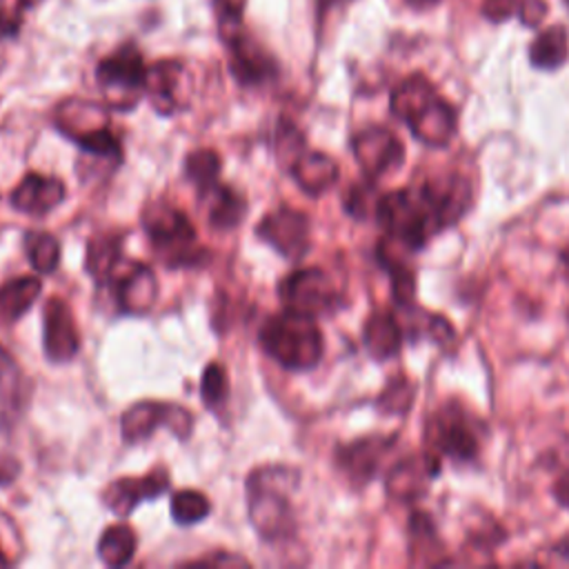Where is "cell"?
Here are the masks:
<instances>
[{
  "label": "cell",
  "mask_w": 569,
  "mask_h": 569,
  "mask_svg": "<svg viewBox=\"0 0 569 569\" xmlns=\"http://www.w3.org/2000/svg\"><path fill=\"white\" fill-rule=\"evenodd\" d=\"M298 471L284 465H264L247 478L249 520L262 540L276 542L289 538L296 529L289 493L296 487Z\"/></svg>",
  "instance_id": "obj_1"
},
{
  "label": "cell",
  "mask_w": 569,
  "mask_h": 569,
  "mask_svg": "<svg viewBox=\"0 0 569 569\" xmlns=\"http://www.w3.org/2000/svg\"><path fill=\"white\" fill-rule=\"evenodd\" d=\"M391 111L396 118L409 124L411 133L420 142L429 147H445L456 133L453 107L442 100L433 84L420 73L405 78L393 89Z\"/></svg>",
  "instance_id": "obj_2"
},
{
  "label": "cell",
  "mask_w": 569,
  "mask_h": 569,
  "mask_svg": "<svg viewBox=\"0 0 569 569\" xmlns=\"http://www.w3.org/2000/svg\"><path fill=\"white\" fill-rule=\"evenodd\" d=\"M258 340L264 353L289 371L313 369L325 351L316 318L293 309H284L267 318L260 327Z\"/></svg>",
  "instance_id": "obj_3"
},
{
  "label": "cell",
  "mask_w": 569,
  "mask_h": 569,
  "mask_svg": "<svg viewBox=\"0 0 569 569\" xmlns=\"http://www.w3.org/2000/svg\"><path fill=\"white\" fill-rule=\"evenodd\" d=\"M142 227L156 256L171 269L198 267L207 258V247L200 244L198 233L178 207L167 200H153L142 213Z\"/></svg>",
  "instance_id": "obj_4"
},
{
  "label": "cell",
  "mask_w": 569,
  "mask_h": 569,
  "mask_svg": "<svg viewBox=\"0 0 569 569\" xmlns=\"http://www.w3.org/2000/svg\"><path fill=\"white\" fill-rule=\"evenodd\" d=\"M376 216L391 240L400 242L405 249H420L429 233L436 231L418 193H411L409 189H398L378 198Z\"/></svg>",
  "instance_id": "obj_5"
},
{
  "label": "cell",
  "mask_w": 569,
  "mask_h": 569,
  "mask_svg": "<svg viewBox=\"0 0 569 569\" xmlns=\"http://www.w3.org/2000/svg\"><path fill=\"white\" fill-rule=\"evenodd\" d=\"M96 78L111 107L131 109L144 91L147 67L140 51L127 44L98 62Z\"/></svg>",
  "instance_id": "obj_6"
},
{
  "label": "cell",
  "mask_w": 569,
  "mask_h": 569,
  "mask_svg": "<svg viewBox=\"0 0 569 569\" xmlns=\"http://www.w3.org/2000/svg\"><path fill=\"white\" fill-rule=\"evenodd\" d=\"M158 427H167L173 431L176 438L184 440L191 433L193 416L184 407L173 402L140 400L131 405L120 418V431L124 442L129 445L147 440Z\"/></svg>",
  "instance_id": "obj_7"
},
{
  "label": "cell",
  "mask_w": 569,
  "mask_h": 569,
  "mask_svg": "<svg viewBox=\"0 0 569 569\" xmlns=\"http://www.w3.org/2000/svg\"><path fill=\"white\" fill-rule=\"evenodd\" d=\"M280 298L284 309H293L313 318L329 313L338 305V291L331 278L318 267L296 269L289 273L280 284Z\"/></svg>",
  "instance_id": "obj_8"
},
{
  "label": "cell",
  "mask_w": 569,
  "mask_h": 569,
  "mask_svg": "<svg viewBox=\"0 0 569 569\" xmlns=\"http://www.w3.org/2000/svg\"><path fill=\"white\" fill-rule=\"evenodd\" d=\"M102 284H109L113 289L116 305L122 313L142 316L153 307L158 296V282L153 271L142 262L127 260L124 256L118 260V264L111 269Z\"/></svg>",
  "instance_id": "obj_9"
},
{
  "label": "cell",
  "mask_w": 569,
  "mask_h": 569,
  "mask_svg": "<svg viewBox=\"0 0 569 569\" xmlns=\"http://www.w3.org/2000/svg\"><path fill=\"white\" fill-rule=\"evenodd\" d=\"M416 193L427 209L436 231L440 227L453 224L471 204V184L462 176L429 178Z\"/></svg>",
  "instance_id": "obj_10"
},
{
  "label": "cell",
  "mask_w": 569,
  "mask_h": 569,
  "mask_svg": "<svg viewBox=\"0 0 569 569\" xmlns=\"http://www.w3.org/2000/svg\"><path fill=\"white\" fill-rule=\"evenodd\" d=\"M353 156L369 180L396 171L405 160V147L398 136L385 127H367L353 136Z\"/></svg>",
  "instance_id": "obj_11"
},
{
  "label": "cell",
  "mask_w": 569,
  "mask_h": 569,
  "mask_svg": "<svg viewBox=\"0 0 569 569\" xmlns=\"http://www.w3.org/2000/svg\"><path fill=\"white\" fill-rule=\"evenodd\" d=\"M256 236L280 256L298 260L309 247V218L298 209L278 207L258 222Z\"/></svg>",
  "instance_id": "obj_12"
},
{
  "label": "cell",
  "mask_w": 569,
  "mask_h": 569,
  "mask_svg": "<svg viewBox=\"0 0 569 569\" xmlns=\"http://www.w3.org/2000/svg\"><path fill=\"white\" fill-rule=\"evenodd\" d=\"M44 331H42V349L51 362H69L80 349V331L76 327L73 313L69 305L53 296L47 300L44 311Z\"/></svg>",
  "instance_id": "obj_13"
},
{
  "label": "cell",
  "mask_w": 569,
  "mask_h": 569,
  "mask_svg": "<svg viewBox=\"0 0 569 569\" xmlns=\"http://www.w3.org/2000/svg\"><path fill=\"white\" fill-rule=\"evenodd\" d=\"M171 480L164 467H156L153 471L140 478H118L102 491V502L120 518H127L142 500H153L169 489Z\"/></svg>",
  "instance_id": "obj_14"
},
{
  "label": "cell",
  "mask_w": 569,
  "mask_h": 569,
  "mask_svg": "<svg viewBox=\"0 0 569 569\" xmlns=\"http://www.w3.org/2000/svg\"><path fill=\"white\" fill-rule=\"evenodd\" d=\"M231 56V71L240 84L256 87L276 76V62L242 29L224 38Z\"/></svg>",
  "instance_id": "obj_15"
},
{
  "label": "cell",
  "mask_w": 569,
  "mask_h": 569,
  "mask_svg": "<svg viewBox=\"0 0 569 569\" xmlns=\"http://www.w3.org/2000/svg\"><path fill=\"white\" fill-rule=\"evenodd\" d=\"M431 442L453 460H469L478 451V438L465 416L456 409H442L431 422Z\"/></svg>",
  "instance_id": "obj_16"
},
{
  "label": "cell",
  "mask_w": 569,
  "mask_h": 569,
  "mask_svg": "<svg viewBox=\"0 0 569 569\" xmlns=\"http://www.w3.org/2000/svg\"><path fill=\"white\" fill-rule=\"evenodd\" d=\"M184 80H187V71L176 60H160L147 69L144 91L149 93V100L158 113L169 116L182 109Z\"/></svg>",
  "instance_id": "obj_17"
},
{
  "label": "cell",
  "mask_w": 569,
  "mask_h": 569,
  "mask_svg": "<svg viewBox=\"0 0 569 569\" xmlns=\"http://www.w3.org/2000/svg\"><path fill=\"white\" fill-rule=\"evenodd\" d=\"M64 200V182L53 176L27 173L11 191V207L27 216H44Z\"/></svg>",
  "instance_id": "obj_18"
},
{
  "label": "cell",
  "mask_w": 569,
  "mask_h": 569,
  "mask_svg": "<svg viewBox=\"0 0 569 569\" xmlns=\"http://www.w3.org/2000/svg\"><path fill=\"white\" fill-rule=\"evenodd\" d=\"M27 407V378L16 358L0 345V429L9 431Z\"/></svg>",
  "instance_id": "obj_19"
},
{
  "label": "cell",
  "mask_w": 569,
  "mask_h": 569,
  "mask_svg": "<svg viewBox=\"0 0 569 569\" xmlns=\"http://www.w3.org/2000/svg\"><path fill=\"white\" fill-rule=\"evenodd\" d=\"M289 171L298 187L309 196L325 193L338 180V164L320 151H300L291 160Z\"/></svg>",
  "instance_id": "obj_20"
},
{
  "label": "cell",
  "mask_w": 569,
  "mask_h": 569,
  "mask_svg": "<svg viewBox=\"0 0 569 569\" xmlns=\"http://www.w3.org/2000/svg\"><path fill=\"white\" fill-rule=\"evenodd\" d=\"M438 465L433 456H413L398 462L387 476V491L398 500H411L425 491L427 482L436 476Z\"/></svg>",
  "instance_id": "obj_21"
},
{
  "label": "cell",
  "mask_w": 569,
  "mask_h": 569,
  "mask_svg": "<svg viewBox=\"0 0 569 569\" xmlns=\"http://www.w3.org/2000/svg\"><path fill=\"white\" fill-rule=\"evenodd\" d=\"M198 193H200V200L207 207V218H209V224L213 229L231 231L242 222V218L247 213V202L231 187L213 182L211 187H207Z\"/></svg>",
  "instance_id": "obj_22"
},
{
  "label": "cell",
  "mask_w": 569,
  "mask_h": 569,
  "mask_svg": "<svg viewBox=\"0 0 569 569\" xmlns=\"http://www.w3.org/2000/svg\"><path fill=\"white\" fill-rule=\"evenodd\" d=\"M389 449V440L380 436H369L362 440H356L338 451V462L347 471L351 480L367 482L382 460L385 451Z\"/></svg>",
  "instance_id": "obj_23"
},
{
  "label": "cell",
  "mask_w": 569,
  "mask_h": 569,
  "mask_svg": "<svg viewBox=\"0 0 569 569\" xmlns=\"http://www.w3.org/2000/svg\"><path fill=\"white\" fill-rule=\"evenodd\" d=\"M362 342L371 358L387 360L398 353L402 345V329L389 311H376L365 325Z\"/></svg>",
  "instance_id": "obj_24"
},
{
  "label": "cell",
  "mask_w": 569,
  "mask_h": 569,
  "mask_svg": "<svg viewBox=\"0 0 569 569\" xmlns=\"http://www.w3.org/2000/svg\"><path fill=\"white\" fill-rule=\"evenodd\" d=\"M56 122H58L60 131H64L73 142L80 136L109 124L107 113L100 104L89 102V100H78V98H71L58 107Z\"/></svg>",
  "instance_id": "obj_25"
},
{
  "label": "cell",
  "mask_w": 569,
  "mask_h": 569,
  "mask_svg": "<svg viewBox=\"0 0 569 569\" xmlns=\"http://www.w3.org/2000/svg\"><path fill=\"white\" fill-rule=\"evenodd\" d=\"M40 280L33 276H20L0 287V322H18L40 296Z\"/></svg>",
  "instance_id": "obj_26"
},
{
  "label": "cell",
  "mask_w": 569,
  "mask_h": 569,
  "mask_svg": "<svg viewBox=\"0 0 569 569\" xmlns=\"http://www.w3.org/2000/svg\"><path fill=\"white\" fill-rule=\"evenodd\" d=\"M569 56V33L562 24L547 27L536 36L529 49V60L538 69H558Z\"/></svg>",
  "instance_id": "obj_27"
},
{
  "label": "cell",
  "mask_w": 569,
  "mask_h": 569,
  "mask_svg": "<svg viewBox=\"0 0 569 569\" xmlns=\"http://www.w3.org/2000/svg\"><path fill=\"white\" fill-rule=\"evenodd\" d=\"M122 258V242L116 233H96L87 244V271L93 276L98 284L107 280L111 269Z\"/></svg>",
  "instance_id": "obj_28"
},
{
  "label": "cell",
  "mask_w": 569,
  "mask_h": 569,
  "mask_svg": "<svg viewBox=\"0 0 569 569\" xmlns=\"http://www.w3.org/2000/svg\"><path fill=\"white\" fill-rule=\"evenodd\" d=\"M136 533L127 525H111L98 540V556L107 567H124L136 553Z\"/></svg>",
  "instance_id": "obj_29"
},
{
  "label": "cell",
  "mask_w": 569,
  "mask_h": 569,
  "mask_svg": "<svg viewBox=\"0 0 569 569\" xmlns=\"http://www.w3.org/2000/svg\"><path fill=\"white\" fill-rule=\"evenodd\" d=\"M24 251L31 267L40 273L56 271L60 262V242L53 233L47 231H29L24 236Z\"/></svg>",
  "instance_id": "obj_30"
},
{
  "label": "cell",
  "mask_w": 569,
  "mask_h": 569,
  "mask_svg": "<svg viewBox=\"0 0 569 569\" xmlns=\"http://www.w3.org/2000/svg\"><path fill=\"white\" fill-rule=\"evenodd\" d=\"M184 176L198 191L218 182L220 156L213 149H196L184 158Z\"/></svg>",
  "instance_id": "obj_31"
},
{
  "label": "cell",
  "mask_w": 569,
  "mask_h": 569,
  "mask_svg": "<svg viewBox=\"0 0 569 569\" xmlns=\"http://www.w3.org/2000/svg\"><path fill=\"white\" fill-rule=\"evenodd\" d=\"M211 511L209 498L196 489H180L171 498V516L178 525H196Z\"/></svg>",
  "instance_id": "obj_32"
},
{
  "label": "cell",
  "mask_w": 569,
  "mask_h": 569,
  "mask_svg": "<svg viewBox=\"0 0 569 569\" xmlns=\"http://www.w3.org/2000/svg\"><path fill=\"white\" fill-rule=\"evenodd\" d=\"M200 396L202 402L211 409L218 411L227 398H229V376L227 369L220 362H209L202 371V382H200Z\"/></svg>",
  "instance_id": "obj_33"
},
{
  "label": "cell",
  "mask_w": 569,
  "mask_h": 569,
  "mask_svg": "<svg viewBox=\"0 0 569 569\" xmlns=\"http://www.w3.org/2000/svg\"><path fill=\"white\" fill-rule=\"evenodd\" d=\"M413 400V387L405 378H396L380 396V407L387 413H400L405 411Z\"/></svg>",
  "instance_id": "obj_34"
},
{
  "label": "cell",
  "mask_w": 569,
  "mask_h": 569,
  "mask_svg": "<svg viewBox=\"0 0 569 569\" xmlns=\"http://www.w3.org/2000/svg\"><path fill=\"white\" fill-rule=\"evenodd\" d=\"M520 4H522V0H487L482 11L489 20L502 22V20L516 16L520 11Z\"/></svg>",
  "instance_id": "obj_35"
},
{
  "label": "cell",
  "mask_w": 569,
  "mask_h": 569,
  "mask_svg": "<svg viewBox=\"0 0 569 569\" xmlns=\"http://www.w3.org/2000/svg\"><path fill=\"white\" fill-rule=\"evenodd\" d=\"M20 465L16 458L11 456H0V485H9L13 482V478L18 476Z\"/></svg>",
  "instance_id": "obj_36"
},
{
  "label": "cell",
  "mask_w": 569,
  "mask_h": 569,
  "mask_svg": "<svg viewBox=\"0 0 569 569\" xmlns=\"http://www.w3.org/2000/svg\"><path fill=\"white\" fill-rule=\"evenodd\" d=\"M33 2H36V0H0V11L7 13L9 18H13V20H20L22 11H24L29 4H33Z\"/></svg>",
  "instance_id": "obj_37"
},
{
  "label": "cell",
  "mask_w": 569,
  "mask_h": 569,
  "mask_svg": "<svg viewBox=\"0 0 569 569\" xmlns=\"http://www.w3.org/2000/svg\"><path fill=\"white\" fill-rule=\"evenodd\" d=\"M191 565H247L244 558L240 556H231V553H216L213 558H202V560H196Z\"/></svg>",
  "instance_id": "obj_38"
},
{
  "label": "cell",
  "mask_w": 569,
  "mask_h": 569,
  "mask_svg": "<svg viewBox=\"0 0 569 569\" xmlns=\"http://www.w3.org/2000/svg\"><path fill=\"white\" fill-rule=\"evenodd\" d=\"M18 27H20V20H13V18H9L7 13L0 11V38L13 36V33L18 31Z\"/></svg>",
  "instance_id": "obj_39"
},
{
  "label": "cell",
  "mask_w": 569,
  "mask_h": 569,
  "mask_svg": "<svg viewBox=\"0 0 569 569\" xmlns=\"http://www.w3.org/2000/svg\"><path fill=\"white\" fill-rule=\"evenodd\" d=\"M556 498L560 505L569 507V471L565 476H560V480L556 485Z\"/></svg>",
  "instance_id": "obj_40"
},
{
  "label": "cell",
  "mask_w": 569,
  "mask_h": 569,
  "mask_svg": "<svg viewBox=\"0 0 569 569\" xmlns=\"http://www.w3.org/2000/svg\"><path fill=\"white\" fill-rule=\"evenodd\" d=\"M347 2H351V0H318V11L325 13V11L336 9V7H342V4H347Z\"/></svg>",
  "instance_id": "obj_41"
},
{
  "label": "cell",
  "mask_w": 569,
  "mask_h": 569,
  "mask_svg": "<svg viewBox=\"0 0 569 569\" xmlns=\"http://www.w3.org/2000/svg\"><path fill=\"white\" fill-rule=\"evenodd\" d=\"M7 565V558H4V553H2V549H0V567H4Z\"/></svg>",
  "instance_id": "obj_42"
},
{
  "label": "cell",
  "mask_w": 569,
  "mask_h": 569,
  "mask_svg": "<svg viewBox=\"0 0 569 569\" xmlns=\"http://www.w3.org/2000/svg\"><path fill=\"white\" fill-rule=\"evenodd\" d=\"M565 2H567V4H569V0H565Z\"/></svg>",
  "instance_id": "obj_43"
}]
</instances>
